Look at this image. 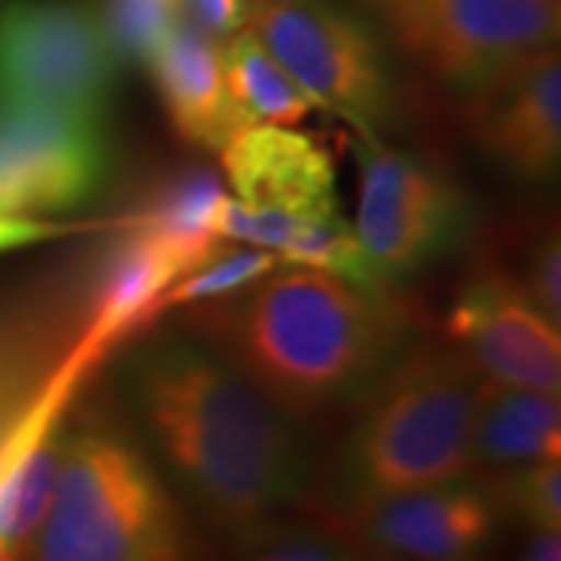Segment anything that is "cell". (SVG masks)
<instances>
[{
  "label": "cell",
  "mask_w": 561,
  "mask_h": 561,
  "mask_svg": "<svg viewBox=\"0 0 561 561\" xmlns=\"http://www.w3.org/2000/svg\"><path fill=\"white\" fill-rule=\"evenodd\" d=\"M116 169L110 116L0 103V216L81 213L110 191Z\"/></svg>",
  "instance_id": "10"
},
{
  "label": "cell",
  "mask_w": 561,
  "mask_h": 561,
  "mask_svg": "<svg viewBox=\"0 0 561 561\" xmlns=\"http://www.w3.org/2000/svg\"><path fill=\"white\" fill-rule=\"evenodd\" d=\"M365 3H368V7H378V3H381V0H365Z\"/></svg>",
  "instance_id": "27"
},
{
  "label": "cell",
  "mask_w": 561,
  "mask_h": 561,
  "mask_svg": "<svg viewBox=\"0 0 561 561\" xmlns=\"http://www.w3.org/2000/svg\"><path fill=\"white\" fill-rule=\"evenodd\" d=\"M165 119L184 144L221 150L243 125L228 98L221 41L181 16L147 60Z\"/></svg>",
  "instance_id": "15"
},
{
  "label": "cell",
  "mask_w": 561,
  "mask_h": 561,
  "mask_svg": "<svg viewBox=\"0 0 561 561\" xmlns=\"http://www.w3.org/2000/svg\"><path fill=\"white\" fill-rule=\"evenodd\" d=\"M324 512L359 556L375 559H474L490 546L500 524L483 486L468 481L365 500H337Z\"/></svg>",
  "instance_id": "12"
},
{
  "label": "cell",
  "mask_w": 561,
  "mask_h": 561,
  "mask_svg": "<svg viewBox=\"0 0 561 561\" xmlns=\"http://www.w3.org/2000/svg\"><path fill=\"white\" fill-rule=\"evenodd\" d=\"M496 515L515 518L527 527L561 530V465L559 459L508 465L481 483Z\"/></svg>",
  "instance_id": "21"
},
{
  "label": "cell",
  "mask_w": 561,
  "mask_h": 561,
  "mask_svg": "<svg viewBox=\"0 0 561 561\" xmlns=\"http://www.w3.org/2000/svg\"><path fill=\"white\" fill-rule=\"evenodd\" d=\"M375 10L402 57L446 91L556 47L561 35V0H381Z\"/></svg>",
  "instance_id": "9"
},
{
  "label": "cell",
  "mask_w": 561,
  "mask_h": 561,
  "mask_svg": "<svg viewBox=\"0 0 561 561\" xmlns=\"http://www.w3.org/2000/svg\"><path fill=\"white\" fill-rule=\"evenodd\" d=\"M98 13L122 66H147L160 41L184 16L181 0H103Z\"/></svg>",
  "instance_id": "23"
},
{
  "label": "cell",
  "mask_w": 561,
  "mask_h": 561,
  "mask_svg": "<svg viewBox=\"0 0 561 561\" xmlns=\"http://www.w3.org/2000/svg\"><path fill=\"white\" fill-rule=\"evenodd\" d=\"M197 534L131 421L98 397L72 402L60 478L28 559L175 561Z\"/></svg>",
  "instance_id": "4"
},
{
  "label": "cell",
  "mask_w": 561,
  "mask_h": 561,
  "mask_svg": "<svg viewBox=\"0 0 561 561\" xmlns=\"http://www.w3.org/2000/svg\"><path fill=\"white\" fill-rule=\"evenodd\" d=\"M181 10L184 20L221 41L247 25L250 0H181Z\"/></svg>",
  "instance_id": "25"
},
{
  "label": "cell",
  "mask_w": 561,
  "mask_h": 561,
  "mask_svg": "<svg viewBox=\"0 0 561 561\" xmlns=\"http://www.w3.org/2000/svg\"><path fill=\"white\" fill-rule=\"evenodd\" d=\"M122 60L84 0H0V103L110 116Z\"/></svg>",
  "instance_id": "8"
},
{
  "label": "cell",
  "mask_w": 561,
  "mask_h": 561,
  "mask_svg": "<svg viewBox=\"0 0 561 561\" xmlns=\"http://www.w3.org/2000/svg\"><path fill=\"white\" fill-rule=\"evenodd\" d=\"M461 94V128L508 179L549 184L561 162V60L542 47L505 62Z\"/></svg>",
  "instance_id": "11"
},
{
  "label": "cell",
  "mask_w": 561,
  "mask_h": 561,
  "mask_svg": "<svg viewBox=\"0 0 561 561\" xmlns=\"http://www.w3.org/2000/svg\"><path fill=\"white\" fill-rule=\"evenodd\" d=\"M116 346L94 331L81 260L0 287V559H22L50 512L62 434Z\"/></svg>",
  "instance_id": "3"
},
{
  "label": "cell",
  "mask_w": 561,
  "mask_h": 561,
  "mask_svg": "<svg viewBox=\"0 0 561 561\" xmlns=\"http://www.w3.org/2000/svg\"><path fill=\"white\" fill-rule=\"evenodd\" d=\"M247 28L316 106L378 135L400 113L397 66L383 38L341 0H250Z\"/></svg>",
  "instance_id": "6"
},
{
  "label": "cell",
  "mask_w": 561,
  "mask_h": 561,
  "mask_svg": "<svg viewBox=\"0 0 561 561\" xmlns=\"http://www.w3.org/2000/svg\"><path fill=\"white\" fill-rule=\"evenodd\" d=\"M221 69L241 125H300L316 101L287 76L268 47L247 25L221 38Z\"/></svg>",
  "instance_id": "18"
},
{
  "label": "cell",
  "mask_w": 561,
  "mask_h": 561,
  "mask_svg": "<svg viewBox=\"0 0 561 561\" xmlns=\"http://www.w3.org/2000/svg\"><path fill=\"white\" fill-rule=\"evenodd\" d=\"M231 549L247 559L265 561H346L362 559L334 518L319 508L316 515L280 518V512L231 537Z\"/></svg>",
  "instance_id": "19"
},
{
  "label": "cell",
  "mask_w": 561,
  "mask_h": 561,
  "mask_svg": "<svg viewBox=\"0 0 561 561\" xmlns=\"http://www.w3.org/2000/svg\"><path fill=\"white\" fill-rule=\"evenodd\" d=\"M356 238L383 284L400 287L468 241L474 203L446 172L397 150L378 135H359Z\"/></svg>",
  "instance_id": "7"
},
{
  "label": "cell",
  "mask_w": 561,
  "mask_h": 561,
  "mask_svg": "<svg viewBox=\"0 0 561 561\" xmlns=\"http://www.w3.org/2000/svg\"><path fill=\"white\" fill-rule=\"evenodd\" d=\"M471 443L478 468L561 459L559 393L481 381Z\"/></svg>",
  "instance_id": "16"
},
{
  "label": "cell",
  "mask_w": 561,
  "mask_h": 561,
  "mask_svg": "<svg viewBox=\"0 0 561 561\" xmlns=\"http://www.w3.org/2000/svg\"><path fill=\"white\" fill-rule=\"evenodd\" d=\"M225 197V184L213 169L191 165L162 181L144 209L125 221L157 238L191 275L221 250L216 213Z\"/></svg>",
  "instance_id": "17"
},
{
  "label": "cell",
  "mask_w": 561,
  "mask_h": 561,
  "mask_svg": "<svg viewBox=\"0 0 561 561\" xmlns=\"http://www.w3.org/2000/svg\"><path fill=\"white\" fill-rule=\"evenodd\" d=\"M481 375L449 341H409L356 397L341 446V496L365 500L468 481Z\"/></svg>",
  "instance_id": "5"
},
{
  "label": "cell",
  "mask_w": 561,
  "mask_h": 561,
  "mask_svg": "<svg viewBox=\"0 0 561 561\" xmlns=\"http://www.w3.org/2000/svg\"><path fill=\"white\" fill-rule=\"evenodd\" d=\"M84 225L60 219H38V216H0V256L3 253H16L25 247H38V243L62 241L81 234Z\"/></svg>",
  "instance_id": "24"
},
{
  "label": "cell",
  "mask_w": 561,
  "mask_h": 561,
  "mask_svg": "<svg viewBox=\"0 0 561 561\" xmlns=\"http://www.w3.org/2000/svg\"><path fill=\"white\" fill-rule=\"evenodd\" d=\"M508 256L486 262L522 290L549 321L561 324V241L559 221L540 219L518 225L505 241Z\"/></svg>",
  "instance_id": "20"
},
{
  "label": "cell",
  "mask_w": 561,
  "mask_h": 561,
  "mask_svg": "<svg viewBox=\"0 0 561 561\" xmlns=\"http://www.w3.org/2000/svg\"><path fill=\"white\" fill-rule=\"evenodd\" d=\"M561 530L556 527H534L530 540L524 546V559L530 561H559L561 559Z\"/></svg>",
  "instance_id": "26"
},
{
  "label": "cell",
  "mask_w": 561,
  "mask_h": 561,
  "mask_svg": "<svg viewBox=\"0 0 561 561\" xmlns=\"http://www.w3.org/2000/svg\"><path fill=\"white\" fill-rule=\"evenodd\" d=\"M280 265L278 253L262 250V247H250V243H238V247H221L219 253L209 262H203L201 268H194L191 275L175 280L160 300H157V319L172 306H191V302L213 300V297H225L231 290H238L250 280L262 278L265 272H272Z\"/></svg>",
  "instance_id": "22"
},
{
  "label": "cell",
  "mask_w": 561,
  "mask_h": 561,
  "mask_svg": "<svg viewBox=\"0 0 561 561\" xmlns=\"http://www.w3.org/2000/svg\"><path fill=\"white\" fill-rule=\"evenodd\" d=\"M219 153L231 194L243 206L290 216L341 209L334 157L316 135L294 125H247Z\"/></svg>",
  "instance_id": "14"
},
{
  "label": "cell",
  "mask_w": 561,
  "mask_h": 561,
  "mask_svg": "<svg viewBox=\"0 0 561 561\" xmlns=\"http://www.w3.org/2000/svg\"><path fill=\"white\" fill-rule=\"evenodd\" d=\"M446 341L483 381L561 390L559 324L542 316L500 268L483 265L446 316Z\"/></svg>",
  "instance_id": "13"
},
{
  "label": "cell",
  "mask_w": 561,
  "mask_h": 561,
  "mask_svg": "<svg viewBox=\"0 0 561 561\" xmlns=\"http://www.w3.org/2000/svg\"><path fill=\"white\" fill-rule=\"evenodd\" d=\"M113 383L165 481L225 540L306 500L312 456L300 419L194 331L125 343Z\"/></svg>",
  "instance_id": "1"
},
{
  "label": "cell",
  "mask_w": 561,
  "mask_h": 561,
  "mask_svg": "<svg viewBox=\"0 0 561 561\" xmlns=\"http://www.w3.org/2000/svg\"><path fill=\"white\" fill-rule=\"evenodd\" d=\"M397 290L280 262L238 290L187 306L184 328L213 343L294 419L356 400L415 337Z\"/></svg>",
  "instance_id": "2"
}]
</instances>
